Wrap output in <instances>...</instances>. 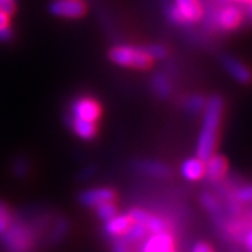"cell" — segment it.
Segmentation results:
<instances>
[{
  "mask_svg": "<svg viewBox=\"0 0 252 252\" xmlns=\"http://www.w3.org/2000/svg\"><path fill=\"white\" fill-rule=\"evenodd\" d=\"M206 101L207 99L205 97H202V95H192L185 101V108L192 114H196V112H200V111L205 109Z\"/></svg>",
  "mask_w": 252,
  "mask_h": 252,
  "instance_id": "22",
  "label": "cell"
},
{
  "mask_svg": "<svg viewBox=\"0 0 252 252\" xmlns=\"http://www.w3.org/2000/svg\"><path fill=\"white\" fill-rule=\"evenodd\" d=\"M130 244H127L124 238H119L114 245V252H130Z\"/></svg>",
  "mask_w": 252,
  "mask_h": 252,
  "instance_id": "29",
  "label": "cell"
},
{
  "mask_svg": "<svg viewBox=\"0 0 252 252\" xmlns=\"http://www.w3.org/2000/svg\"><path fill=\"white\" fill-rule=\"evenodd\" d=\"M95 213L102 221H107L111 217L118 215V207L114 202H105V203H101L95 207Z\"/></svg>",
  "mask_w": 252,
  "mask_h": 252,
  "instance_id": "21",
  "label": "cell"
},
{
  "mask_svg": "<svg viewBox=\"0 0 252 252\" xmlns=\"http://www.w3.org/2000/svg\"><path fill=\"white\" fill-rule=\"evenodd\" d=\"M146 48H147L150 56L153 58V61H156V59H164L167 56V54H168L167 49H165V46L162 45H152L146 46Z\"/></svg>",
  "mask_w": 252,
  "mask_h": 252,
  "instance_id": "24",
  "label": "cell"
},
{
  "mask_svg": "<svg viewBox=\"0 0 252 252\" xmlns=\"http://www.w3.org/2000/svg\"><path fill=\"white\" fill-rule=\"evenodd\" d=\"M181 175L187 181L198 182L205 178V161L199 157H190L181 164Z\"/></svg>",
  "mask_w": 252,
  "mask_h": 252,
  "instance_id": "14",
  "label": "cell"
},
{
  "mask_svg": "<svg viewBox=\"0 0 252 252\" xmlns=\"http://www.w3.org/2000/svg\"><path fill=\"white\" fill-rule=\"evenodd\" d=\"M240 206H248L252 205V184H243L231 190L230 199Z\"/></svg>",
  "mask_w": 252,
  "mask_h": 252,
  "instance_id": "18",
  "label": "cell"
},
{
  "mask_svg": "<svg viewBox=\"0 0 252 252\" xmlns=\"http://www.w3.org/2000/svg\"><path fill=\"white\" fill-rule=\"evenodd\" d=\"M13 168H14V174L17 175V177H26L28 174V162L26 160H21V158H18L17 161L14 162V165H13Z\"/></svg>",
  "mask_w": 252,
  "mask_h": 252,
  "instance_id": "25",
  "label": "cell"
},
{
  "mask_svg": "<svg viewBox=\"0 0 252 252\" xmlns=\"http://www.w3.org/2000/svg\"><path fill=\"white\" fill-rule=\"evenodd\" d=\"M132 219L129 217V215H115L114 217H111L109 220L104 221V230L109 237L114 238H121L126 234V231L129 230V227L132 224Z\"/></svg>",
  "mask_w": 252,
  "mask_h": 252,
  "instance_id": "15",
  "label": "cell"
},
{
  "mask_svg": "<svg viewBox=\"0 0 252 252\" xmlns=\"http://www.w3.org/2000/svg\"><path fill=\"white\" fill-rule=\"evenodd\" d=\"M241 243L244 244V248L247 250V252H252V225L247 230V233L244 234Z\"/></svg>",
  "mask_w": 252,
  "mask_h": 252,
  "instance_id": "28",
  "label": "cell"
},
{
  "mask_svg": "<svg viewBox=\"0 0 252 252\" xmlns=\"http://www.w3.org/2000/svg\"><path fill=\"white\" fill-rule=\"evenodd\" d=\"M11 38H13V31H11L10 26L0 30V42H9Z\"/></svg>",
  "mask_w": 252,
  "mask_h": 252,
  "instance_id": "30",
  "label": "cell"
},
{
  "mask_svg": "<svg viewBox=\"0 0 252 252\" xmlns=\"http://www.w3.org/2000/svg\"><path fill=\"white\" fill-rule=\"evenodd\" d=\"M175 237L171 231L150 234L140 243L139 252H172L175 251Z\"/></svg>",
  "mask_w": 252,
  "mask_h": 252,
  "instance_id": "7",
  "label": "cell"
},
{
  "mask_svg": "<svg viewBox=\"0 0 252 252\" xmlns=\"http://www.w3.org/2000/svg\"><path fill=\"white\" fill-rule=\"evenodd\" d=\"M16 10V0H0V11L11 14Z\"/></svg>",
  "mask_w": 252,
  "mask_h": 252,
  "instance_id": "26",
  "label": "cell"
},
{
  "mask_svg": "<svg viewBox=\"0 0 252 252\" xmlns=\"http://www.w3.org/2000/svg\"><path fill=\"white\" fill-rule=\"evenodd\" d=\"M221 63H223V67H224L225 72L228 73L237 83L244 84V86L251 84V67H250L245 62H243L241 59H238V58H235V56H231V55H227V56L223 58Z\"/></svg>",
  "mask_w": 252,
  "mask_h": 252,
  "instance_id": "9",
  "label": "cell"
},
{
  "mask_svg": "<svg viewBox=\"0 0 252 252\" xmlns=\"http://www.w3.org/2000/svg\"><path fill=\"white\" fill-rule=\"evenodd\" d=\"M127 215L132 219V221L144 224V227L149 231V235L162 233V231H171V224H170V221L167 219L158 216V215L149 213L144 209L135 207V209L129 210Z\"/></svg>",
  "mask_w": 252,
  "mask_h": 252,
  "instance_id": "6",
  "label": "cell"
},
{
  "mask_svg": "<svg viewBox=\"0 0 252 252\" xmlns=\"http://www.w3.org/2000/svg\"><path fill=\"white\" fill-rule=\"evenodd\" d=\"M190 252H213V248L206 241H199V243H196L192 247Z\"/></svg>",
  "mask_w": 252,
  "mask_h": 252,
  "instance_id": "27",
  "label": "cell"
},
{
  "mask_svg": "<svg viewBox=\"0 0 252 252\" xmlns=\"http://www.w3.org/2000/svg\"><path fill=\"white\" fill-rule=\"evenodd\" d=\"M245 18L247 13L241 6L221 3V6L210 14V23L220 32H235L243 27Z\"/></svg>",
  "mask_w": 252,
  "mask_h": 252,
  "instance_id": "4",
  "label": "cell"
},
{
  "mask_svg": "<svg viewBox=\"0 0 252 252\" xmlns=\"http://www.w3.org/2000/svg\"><path fill=\"white\" fill-rule=\"evenodd\" d=\"M251 220H252V215H251Z\"/></svg>",
  "mask_w": 252,
  "mask_h": 252,
  "instance_id": "34",
  "label": "cell"
},
{
  "mask_svg": "<svg viewBox=\"0 0 252 252\" xmlns=\"http://www.w3.org/2000/svg\"><path fill=\"white\" fill-rule=\"evenodd\" d=\"M67 122H69L72 130L74 132V135L83 139V140H91L97 135V125H95V122L80 119V118L76 117H70L67 119Z\"/></svg>",
  "mask_w": 252,
  "mask_h": 252,
  "instance_id": "16",
  "label": "cell"
},
{
  "mask_svg": "<svg viewBox=\"0 0 252 252\" xmlns=\"http://www.w3.org/2000/svg\"><path fill=\"white\" fill-rule=\"evenodd\" d=\"M117 198L115 190L111 188H105V187H99V188H91L84 190L80 195V202L87 207H95L105 203V202H114Z\"/></svg>",
  "mask_w": 252,
  "mask_h": 252,
  "instance_id": "12",
  "label": "cell"
},
{
  "mask_svg": "<svg viewBox=\"0 0 252 252\" xmlns=\"http://www.w3.org/2000/svg\"><path fill=\"white\" fill-rule=\"evenodd\" d=\"M228 174V161L223 154H212L205 161V178L210 182H220Z\"/></svg>",
  "mask_w": 252,
  "mask_h": 252,
  "instance_id": "11",
  "label": "cell"
},
{
  "mask_svg": "<svg viewBox=\"0 0 252 252\" xmlns=\"http://www.w3.org/2000/svg\"><path fill=\"white\" fill-rule=\"evenodd\" d=\"M147 235H149V231L144 227V224L133 221L129 227V230L126 231V234L121 238H124L127 244H140Z\"/></svg>",
  "mask_w": 252,
  "mask_h": 252,
  "instance_id": "19",
  "label": "cell"
},
{
  "mask_svg": "<svg viewBox=\"0 0 252 252\" xmlns=\"http://www.w3.org/2000/svg\"><path fill=\"white\" fill-rule=\"evenodd\" d=\"M245 7H247V16L251 18V21H252V1L248 4V6H245Z\"/></svg>",
  "mask_w": 252,
  "mask_h": 252,
  "instance_id": "33",
  "label": "cell"
},
{
  "mask_svg": "<svg viewBox=\"0 0 252 252\" xmlns=\"http://www.w3.org/2000/svg\"><path fill=\"white\" fill-rule=\"evenodd\" d=\"M70 115L91 122H97L101 117V107L98 101L87 95L77 97L70 105Z\"/></svg>",
  "mask_w": 252,
  "mask_h": 252,
  "instance_id": "8",
  "label": "cell"
},
{
  "mask_svg": "<svg viewBox=\"0 0 252 252\" xmlns=\"http://www.w3.org/2000/svg\"><path fill=\"white\" fill-rule=\"evenodd\" d=\"M0 238L9 252H28L34 245V235L28 225L23 223L13 221Z\"/></svg>",
  "mask_w": 252,
  "mask_h": 252,
  "instance_id": "5",
  "label": "cell"
},
{
  "mask_svg": "<svg viewBox=\"0 0 252 252\" xmlns=\"http://www.w3.org/2000/svg\"><path fill=\"white\" fill-rule=\"evenodd\" d=\"M205 14L200 0H174L167 7V18L175 26H192L199 23Z\"/></svg>",
  "mask_w": 252,
  "mask_h": 252,
  "instance_id": "2",
  "label": "cell"
},
{
  "mask_svg": "<svg viewBox=\"0 0 252 252\" xmlns=\"http://www.w3.org/2000/svg\"><path fill=\"white\" fill-rule=\"evenodd\" d=\"M199 200H200V205L203 206V209L215 219L217 224L227 216L224 205L221 203V200L217 198V195H215L213 192H209V190L202 192Z\"/></svg>",
  "mask_w": 252,
  "mask_h": 252,
  "instance_id": "13",
  "label": "cell"
},
{
  "mask_svg": "<svg viewBox=\"0 0 252 252\" xmlns=\"http://www.w3.org/2000/svg\"><path fill=\"white\" fill-rule=\"evenodd\" d=\"M217 3H227V4H237V6H248L252 0H216Z\"/></svg>",
  "mask_w": 252,
  "mask_h": 252,
  "instance_id": "31",
  "label": "cell"
},
{
  "mask_svg": "<svg viewBox=\"0 0 252 252\" xmlns=\"http://www.w3.org/2000/svg\"><path fill=\"white\" fill-rule=\"evenodd\" d=\"M6 27H9V14L0 11V30Z\"/></svg>",
  "mask_w": 252,
  "mask_h": 252,
  "instance_id": "32",
  "label": "cell"
},
{
  "mask_svg": "<svg viewBox=\"0 0 252 252\" xmlns=\"http://www.w3.org/2000/svg\"><path fill=\"white\" fill-rule=\"evenodd\" d=\"M137 170L147 175V177H153V178H168L171 175V170L168 165L162 164L160 161H146L137 162Z\"/></svg>",
  "mask_w": 252,
  "mask_h": 252,
  "instance_id": "17",
  "label": "cell"
},
{
  "mask_svg": "<svg viewBox=\"0 0 252 252\" xmlns=\"http://www.w3.org/2000/svg\"><path fill=\"white\" fill-rule=\"evenodd\" d=\"M223 112H224V101L220 95H212L207 99L206 107L203 109L202 127L196 143V157L202 158L203 161H206L212 154L216 153Z\"/></svg>",
  "mask_w": 252,
  "mask_h": 252,
  "instance_id": "1",
  "label": "cell"
},
{
  "mask_svg": "<svg viewBox=\"0 0 252 252\" xmlns=\"http://www.w3.org/2000/svg\"><path fill=\"white\" fill-rule=\"evenodd\" d=\"M109 59L115 64L124 67H135V69H149L153 63L147 48H137L130 45H118L111 49Z\"/></svg>",
  "mask_w": 252,
  "mask_h": 252,
  "instance_id": "3",
  "label": "cell"
},
{
  "mask_svg": "<svg viewBox=\"0 0 252 252\" xmlns=\"http://www.w3.org/2000/svg\"><path fill=\"white\" fill-rule=\"evenodd\" d=\"M49 10L56 17L79 18L84 16L86 4L81 0H54Z\"/></svg>",
  "mask_w": 252,
  "mask_h": 252,
  "instance_id": "10",
  "label": "cell"
},
{
  "mask_svg": "<svg viewBox=\"0 0 252 252\" xmlns=\"http://www.w3.org/2000/svg\"><path fill=\"white\" fill-rule=\"evenodd\" d=\"M11 223H13V216L10 209L3 202H0V237L6 233V230Z\"/></svg>",
  "mask_w": 252,
  "mask_h": 252,
  "instance_id": "23",
  "label": "cell"
},
{
  "mask_svg": "<svg viewBox=\"0 0 252 252\" xmlns=\"http://www.w3.org/2000/svg\"><path fill=\"white\" fill-rule=\"evenodd\" d=\"M152 83H153L154 93H156L160 98H167V97L171 94V83L167 79V76L158 73V74L154 76Z\"/></svg>",
  "mask_w": 252,
  "mask_h": 252,
  "instance_id": "20",
  "label": "cell"
}]
</instances>
